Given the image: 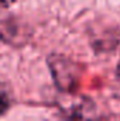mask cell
Returning a JSON list of instances; mask_svg holds the SVG:
<instances>
[{"label": "cell", "mask_w": 120, "mask_h": 121, "mask_svg": "<svg viewBox=\"0 0 120 121\" xmlns=\"http://www.w3.org/2000/svg\"><path fill=\"white\" fill-rule=\"evenodd\" d=\"M48 65L54 82L60 87V90L65 93H72L78 87L79 78H81V69L78 65L58 55H52L48 59Z\"/></svg>", "instance_id": "obj_1"}, {"label": "cell", "mask_w": 120, "mask_h": 121, "mask_svg": "<svg viewBox=\"0 0 120 121\" xmlns=\"http://www.w3.org/2000/svg\"><path fill=\"white\" fill-rule=\"evenodd\" d=\"M10 103H11L10 93H9V90L6 89V86L3 83H0V116L4 114L9 110Z\"/></svg>", "instance_id": "obj_2"}, {"label": "cell", "mask_w": 120, "mask_h": 121, "mask_svg": "<svg viewBox=\"0 0 120 121\" xmlns=\"http://www.w3.org/2000/svg\"><path fill=\"white\" fill-rule=\"evenodd\" d=\"M117 76L120 79V59H119V63H117Z\"/></svg>", "instance_id": "obj_3"}]
</instances>
